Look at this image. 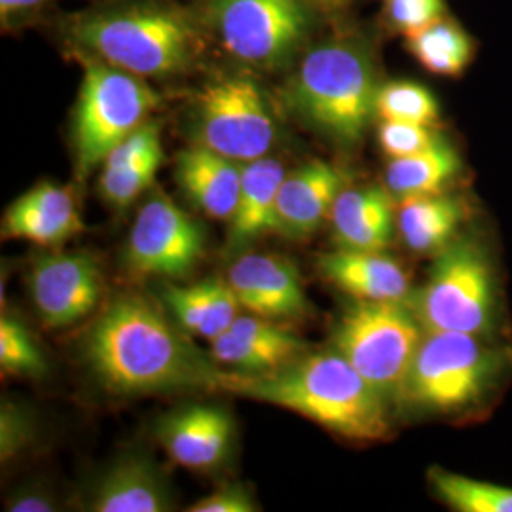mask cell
I'll return each mask as SVG.
<instances>
[{
	"instance_id": "26",
	"label": "cell",
	"mask_w": 512,
	"mask_h": 512,
	"mask_svg": "<svg viewBox=\"0 0 512 512\" xmlns=\"http://www.w3.org/2000/svg\"><path fill=\"white\" fill-rule=\"evenodd\" d=\"M406 50L427 73L458 78L473 63L476 42L456 19L446 16L406 38Z\"/></svg>"
},
{
	"instance_id": "28",
	"label": "cell",
	"mask_w": 512,
	"mask_h": 512,
	"mask_svg": "<svg viewBox=\"0 0 512 512\" xmlns=\"http://www.w3.org/2000/svg\"><path fill=\"white\" fill-rule=\"evenodd\" d=\"M376 116L382 122H408L435 128L440 118L439 101L418 82L391 80L378 90Z\"/></svg>"
},
{
	"instance_id": "2",
	"label": "cell",
	"mask_w": 512,
	"mask_h": 512,
	"mask_svg": "<svg viewBox=\"0 0 512 512\" xmlns=\"http://www.w3.org/2000/svg\"><path fill=\"white\" fill-rule=\"evenodd\" d=\"M239 397L274 404L359 442L389 435V401L338 353L300 355L266 374L228 372L222 389Z\"/></svg>"
},
{
	"instance_id": "21",
	"label": "cell",
	"mask_w": 512,
	"mask_h": 512,
	"mask_svg": "<svg viewBox=\"0 0 512 512\" xmlns=\"http://www.w3.org/2000/svg\"><path fill=\"white\" fill-rule=\"evenodd\" d=\"M389 194L380 186L344 188L340 192L330 213L340 249L384 253L395 232V211Z\"/></svg>"
},
{
	"instance_id": "20",
	"label": "cell",
	"mask_w": 512,
	"mask_h": 512,
	"mask_svg": "<svg viewBox=\"0 0 512 512\" xmlns=\"http://www.w3.org/2000/svg\"><path fill=\"white\" fill-rule=\"evenodd\" d=\"M243 165L196 145L179 152L175 179L186 198L211 219L228 220L238 203Z\"/></svg>"
},
{
	"instance_id": "31",
	"label": "cell",
	"mask_w": 512,
	"mask_h": 512,
	"mask_svg": "<svg viewBox=\"0 0 512 512\" xmlns=\"http://www.w3.org/2000/svg\"><path fill=\"white\" fill-rule=\"evenodd\" d=\"M448 16L446 0H382L385 27L404 38Z\"/></svg>"
},
{
	"instance_id": "34",
	"label": "cell",
	"mask_w": 512,
	"mask_h": 512,
	"mask_svg": "<svg viewBox=\"0 0 512 512\" xmlns=\"http://www.w3.org/2000/svg\"><path fill=\"white\" fill-rule=\"evenodd\" d=\"M190 512H256L260 511L255 497L239 484H224L213 494L196 501Z\"/></svg>"
},
{
	"instance_id": "17",
	"label": "cell",
	"mask_w": 512,
	"mask_h": 512,
	"mask_svg": "<svg viewBox=\"0 0 512 512\" xmlns=\"http://www.w3.org/2000/svg\"><path fill=\"white\" fill-rule=\"evenodd\" d=\"M306 344L287 329L258 315H239L211 340V357L241 374H266L304 355Z\"/></svg>"
},
{
	"instance_id": "3",
	"label": "cell",
	"mask_w": 512,
	"mask_h": 512,
	"mask_svg": "<svg viewBox=\"0 0 512 512\" xmlns=\"http://www.w3.org/2000/svg\"><path fill=\"white\" fill-rule=\"evenodd\" d=\"M67 33L93 61L139 78L186 73L203 50L198 21L169 2H137L88 12L74 19Z\"/></svg>"
},
{
	"instance_id": "24",
	"label": "cell",
	"mask_w": 512,
	"mask_h": 512,
	"mask_svg": "<svg viewBox=\"0 0 512 512\" xmlns=\"http://www.w3.org/2000/svg\"><path fill=\"white\" fill-rule=\"evenodd\" d=\"M463 220V200L448 194H433L403 200L397 224L408 249L420 255H439L454 241Z\"/></svg>"
},
{
	"instance_id": "25",
	"label": "cell",
	"mask_w": 512,
	"mask_h": 512,
	"mask_svg": "<svg viewBox=\"0 0 512 512\" xmlns=\"http://www.w3.org/2000/svg\"><path fill=\"white\" fill-rule=\"evenodd\" d=\"M461 169L458 150L440 137L433 147L391 160L385 169V186L399 200L442 194Z\"/></svg>"
},
{
	"instance_id": "37",
	"label": "cell",
	"mask_w": 512,
	"mask_h": 512,
	"mask_svg": "<svg viewBox=\"0 0 512 512\" xmlns=\"http://www.w3.org/2000/svg\"><path fill=\"white\" fill-rule=\"evenodd\" d=\"M302 4H306L311 10H321V12H334V10H342L349 6L353 0H298Z\"/></svg>"
},
{
	"instance_id": "33",
	"label": "cell",
	"mask_w": 512,
	"mask_h": 512,
	"mask_svg": "<svg viewBox=\"0 0 512 512\" xmlns=\"http://www.w3.org/2000/svg\"><path fill=\"white\" fill-rule=\"evenodd\" d=\"M35 435V423L27 410L16 403H2L0 412V458L10 461L25 450Z\"/></svg>"
},
{
	"instance_id": "9",
	"label": "cell",
	"mask_w": 512,
	"mask_h": 512,
	"mask_svg": "<svg viewBox=\"0 0 512 512\" xmlns=\"http://www.w3.org/2000/svg\"><path fill=\"white\" fill-rule=\"evenodd\" d=\"M313 10L298 0H207L220 48L255 69H279L310 37Z\"/></svg>"
},
{
	"instance_id": "32",
	"label": "cell",
	"mask_w": 512,
	"mask_h": 512,
	"mask_svg": "<svg viewBox=\"0 0 512 512\" xmlns=\"http://www.w3.org/2000/svg\"><path fill=\"white\" fill-rule=\"evenodd\" d=\"M440 135L435 128L408 124V122H387L378 129V143L389 160L412 156L425 148L433 147Z\"/></svg>"
},
{
	"instance_id": "6",
	"label": "cell",
	"mask_w": 512,
	"mask_h": 512,
	"mask_svg": "<svg viewBox=\"0 0 512 512\" xmlns=\"http://www.w3.org/2000/svg\"><path fill=\"white\" fill-rule=\"evenodd\" d=\"M425 330L410 302L357 300L334 332V348L387 401L401 399Z\"/></svg>"
},
{
	"instance_id": "1",
	"label": "cell",
	"mask_w": 512,
	"mask_h": 512,
	"mask_svg": "<svg viewBox=\"0 0 512 512\" xmlns=\"http://www.w3.org/2000/svg\"><path fill=\"white\" fill-rule=\"evenodd\" d=\"M84 361L110 395L220 391V370L143 294H118L84 338Z\"/></svg>"
},
{
	"instance_id": "13",
	"label": "cell",
	"mask_w": 512,
	"mask_h": 512,
	"mask_svg": "<svg viewBox=\"0 0 512 512\" xmlns=\"http://www.w3.org/2000/svg\"><path fill=\"white\" fill-rule=\"evenodd\" d=\"M156 437L177 465L192 471H211L230 456L236 421L222 406L186 404L158 421Z\"/></svg>"
},
{
	"instance_id": "36",
	"label": "cell",
	"mask_w": 512,
	"mask_h": 512,
	"mask_svg": "<svg viewBox=\"0 0 512 512\" xmlns=\"http://www.w3.org/2000/svg\"><path fill=\"white\" fill-rule=\"evenodd\" d=\"M6 509L10 512H52L57 511V505L44 490H21L8 501Z\"/></svg>"
},
{
	"instance_id": "15",
	"label": "cell",
	"mask_w": 512,
	"mask_h": 512,
	"mask_svg": "<svg viewBox=\"0 0 512 512\" xmlns=\"http://www.w3.org/2000/svg\"><path fill=\"white\" fill-rule=\"evenodd\" d=\"M82 509L92 512H167L175 509L169 480L143 454L118 458L97 476Z\"/></svg>"
},
{
	"instance_id": "19",
	"label": "cell",
	"mask_w": 512,
	"mask_h": 512,
	"mask_svg": "<svg viewBox=\"0 0 512 512\" xmlns=\"http://www.w3.org/2000/svg\"><path fill=\"white\" fill-rule=\"evenodd\" d=\"M323 277L355 300L408 302L410 279L403 266L384 253L338 249L319 258Z\"/></svg>"
},
{
	"instance_id": "18",
	"label": "cell",
	"mask_w": 512,
	"mask_h": 512,
	"mask_svg": "<svg viewBox=\"0 0 512 512\" xmlns=\"http://www.w3.org/2000/svg\"><path fill=\"white\" fill-rule=\"evenodd\" d=\"M2 232L4 238L55 247L82 234L84 222L67 188L40 183L6 209Z\"/></svg>"
},
{
	"instance_id": "30",
	"label": "cell",
	"mask_w": 512,
	"mask_h": 512,
	"mask_svg": "<svg viewBox=\"0 0 512 512\" xmlns=\"http://www.w3.org/2000/svg\"><path fill=\"white\" fill-rule=\"evenodd\" d=\"M0 368L8 376L40 378L48 363L31 332L12 317L0 321Z\"/></svg>"
},
{
	"instance_id": "22",
	"label": "cell",
	"mask_w": 512,
	"mask_h": 512,
	"mask_svg": "<svg viewBox=\"0 0 512 512\" xmlns=\"http://www.w3.org/2000/svg\"><path fill=\"white\" fill-rule=\"evenodd\" d=\"M287 169L274 158L243 165L238 203L228 219V249L239 251L256 239L277 234V196Z\"/></svg>"
},
{
	"instance_id": "8",
	"label": "cell",
	"mask_w": 512,
	"mask_h": 512,
	"mask_svg": "<svg viewBox=\"0 0 512 512\" xmlns=\"http://www.w3.org/2000/svg\"><path fill=\"white\" fill-rule=\"evenodd\" d=\"M408 302L425 332L488 334L495 319L490 258L475 241H452L440 251L425 285Z\"/></svg>"
},
{
	"instance_id": "12",
	"label": "cell",
	"mask_w": 512,
	"mask_h": 512,
	"mask_svg": "<svg viewBox=\"0 0 512 512\" xmlns=\"http://www.w3.org/2000/svg\"><path fill=\"white\" fill-rule=\"evenodd\" d=\"M29 291L42 323L65 329L92 315L105 293V279L90 253H57L33 264Z\"/></svg>"
},
{
	"instance_id": "10",
	"label": "cell",
	"mask_w": 512,
	"mask_h": 512,
	"mask_svg": "<svg viewBox=\"0 0 512 512\" xmlns=\"http://www.w3.org/2000/svg\"><path fill=\"white\" fill-rule=\"evenodd\" d=\"M194 139L239 164L268 156L277 124L262 88L239 74H220L203 84L194 101Z\"/></svg>"
},
{
	"instance_id": "16",
	"label": "cell",
	"mask_w": 512,
	"mask_h": 512,
	"mask_svg": "<svg viewBox=\"0 0 512 512\" xmlns=\"http://www.w3.org/2000/svg\"><path fill=\"white\" fill-rule=\"evenodd\" d=\"M348 175L338 165L311 160L287 173L277 196V234L308 239L330 217Z\"/></svg>"
},
{
	"instance_id": "23",
	"label": "cell",
	"mask_w": 512,
	"mask_h": 512,
	"mask_svg": "<svg viewBox=\"0 0 512 512\" xmlns=\"http://www.w3.org/2000/svg\"><path fill=\"white\" fill-rule=\"evenodd\" d=\"M167 308L184 330L215 340L239 317L238 296L228 279H207L186 287H165Z\"/></svg>"
},
{
	"instance_id": "27",
	"label": "cell",
	"mask_w": 512,
	"mask_h": 512,
	"mask_svg": "<svg viewBox=\"0 0 512 512\" xmlns=\"http://www.w3.org/2000/svg\"><path fill=\"white\" fill-rule=\"evenodd\" d=\"M429 480L440 501L458 512H512V488L431 469Z\"/></svg>"
},
{
	"instance_id": "5",
	"label": "cell",
	"mask_w": 512,
	"mask_h": 512,
	"mask_svg": "<svg viewBox=\"0 0 512 512\" xmlns=\"http://www.w3.org/2000/svg\"><path fill=\"white\" fill-rule=\"evenodd\" d=\"M475 334L425 332L401 399L431 412H456L484 399L505 370V353Z\"/></svg>"
},
{
	"instance_id": "14",
	"label": "cell",
	"mask_w": 512,
	"mask_h": 512,
	"mask_svg": "<svg viewBox=\"0 0 512 512\" xmlns=\"http://www.w3.org/2000/svg\"><path fill=\"white\" fill-rule=\"evenodd\" d=\"M243 310L266 319H294L310 311L302 277L289 258L279 255H247L228 270Z\"/></svg>"
},
{
	"instance_id": "35",
	"label": "cell",
	"mask_w": 512,
	"mask_h": 512,
	"mask_svg": "<svg viewBox=\"0 0 512 512\" xmlns=\"http://www.w3.org/2000/svg\"><path fill=\"white\" fill-rule=\"evenodd\" d=\"M50 2L52 0H0L2 29L8 31L27 23L29 19L37 18Z\"/></svg>"
},
{
	"instance_id": "11",
	"label": "cell",
	"mask_w": 512,
	"mask_h": 512,
	"mask_svg": "<svg viewBox=\"0 0 512 512\" xmlns=\"http://www.w3.org/2000/svg\"><path fill=\"white\" fill-rule=\"evenodd\" d=\"M203 251L202 224L156 190L137 213L124 262L133 274L181 279L196 270Z\"/></svg>"
},
{
	"instance_id": "4",
	"label": "cell",
	"mask_w": 512,
	"mask_h": 512,
	"mask_svg": "<svg viewBox=\"0 0 512 512\" xmlns=\"http://www.w3.org/2000/svg\"><path fill=\"white\" fill-rule=\"evenodd\" d=\"M376 61L357 38H336L302 57L289 82V103L304 124L338 147H357L380 90Z\"/></svg>"
},
{
	"instance_id": "7",
	"label": "cell",
	"mask_w": 512,
	"mask_h": 512,
	"mask_svg": "<svg viewBox=\"0 0 512 512\" xmlns=\"http://www.w3.org/2000/svg\"><path fill=\"white\" fill-rule=\"evenodd\" d=\"M158 107L160 97L145 78L101 61L88 63L74 110L78 177H88L103 164L114 148L147 124L148 116Z\"/></svg>"
},
{
	"instance_id": "29",
	"label": "cell",
	"mask_w": 512,
	"mask_h": 512,
	"mask_svg": "<svg viewBox=\"0 0 512 512\" xmlns=\"http://www.w3.org/2000/svg\"><path fill=\"white\" fill-rule=\"evenodd\" d=\"M162 164L164 148H158L133 164L116 169H103L99 179V192L103 200L116 209H126L154 184L156 173Z\"/></svg>"
}]
</instances>
